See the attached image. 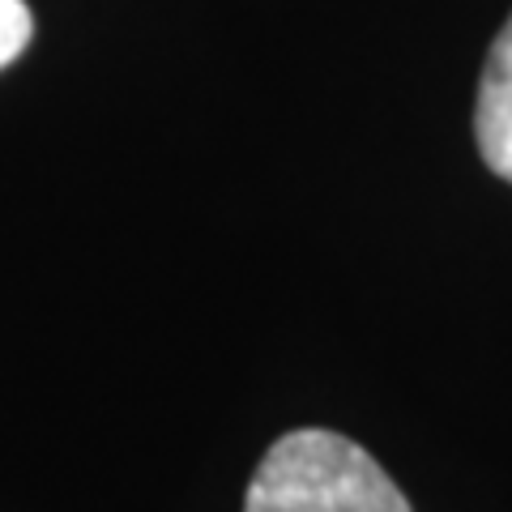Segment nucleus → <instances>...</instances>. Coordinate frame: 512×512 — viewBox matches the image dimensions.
I'll return each instance as SVG.
<instances>
[{
    "instance_id": "obj_1",
    "label": "nucleus",
    "mask_w": 512,
    "mask_h": 512,
    "mask_svg": "<svg viewBox=\"0 0 512 512\" xmlns=\"http://www.w3.org/2000/svg\"><path fill=\"white\" fill-rule=\"evenodd\" d=\"M244 512H410V504L367 448L299 427L261 457Z\"/></svg>"
},
{
    "instance_id": "obj_2",
    "label": "nucleus",
    "mask_w": 512,
    "mask_h": 512,
    "mask_svg": "<svg viewBox=\"0 0 512 512\" xmlns=\"http://www.w3.org/2000/svg\"><path fill=\"white\" fill-rule=\"evenodd\" d=\"M474 141L483 163L512 184V18L491 43L474 103Z\"/></svg>"
},
{
    "instance_id": "obj_3",
    "label": "nucleus",
    "mask_w": 512,
    "mask_h": 512,
    "mask_svg": "<svg viewBox=\"0 0 512 512\" xmlns=\"http://www.w3.org/2000/svg\"><path fill=\"white\" fill-rule=\"evenodd\" d=\"M35 35V18H30L26 0H0V69H9Z\"/></svg>"
}]
</instances>
